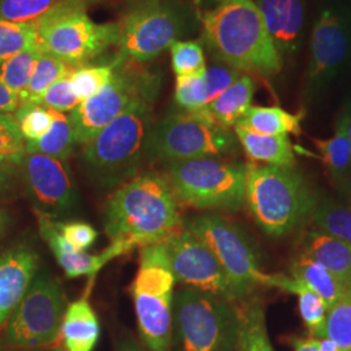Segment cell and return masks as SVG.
Wrapping results in <instances>:
<instances>
[{
  "mask_svg": "<svg viewBox=\"0 0 351 351\" xmlns=\"http://www.w3.org/2000/svg\"><path fill=\"white\" fill-rule=\"evenodd\" d=\"M25 152V141L20 130L0 125V160L19 167Z\"/></svg>",
  "mask_w": 351,
  "mask_h": 351,
  "instance_id": "41",
  "label": "cell"
},
{
  "mask_svg": "<svg viewBox=\"0 0 351 351\" xmlns=\"http://www.w3.org/2000/svg\"><path fill=\"white\" fill-rule=\"evenodd\" d=\"M267 32L282 60L301 49L304 33V0H255Z\"/></svg>",
  "mask_w": 351,
  "mask_h": 351,
  "instance_id": "18",
  "label": "cell"
},
{
  "mask_svg": "<svg viewBox=\"0 0 351 351\" xmlns=\"http://www.w3.org/2000/svg\"><path fill=\"white\" fill-rule=\"evenodd\" d=\"M351 56V17L342 10L326 8L315 21L310 38V56L306 82L310 88H322Z\"/></svg>",
  "mask_w": 351,
  "mask_h": 351,
  "instance_id": "16",
  "label": "cell"
},
{
  "mask_svg": "<svg viewBox=\"0 0 351 351\" xmlns=\"http://www.w3.org/2000/svg\"><path fill=\"white\" fill-rule=\"evenodd\" d=\"M39 254L26 243L0 251V329L39 271Z\"/></svg>",
  "mask_w": 351,
  "mask_h": 351,
  "instance_id": "17",
  "label": "cell"
},
{
  "mask_svg": "<svg viewBox=\"0 0 351 351\" xmlns=\"http://www.w3.org/2000/svg\"><path fill=\"white\" fill-rule=\"evenodd\" d=\"M64 239L78 251H86L97 241L98 232L86 223H58Z\"/></svg>",
  "mask_w": 351,
  "mask_h": 351,
  "instance_id": "42",
  "label": "cell"
},
{
  "mask_svg": "<svg viewBox=\"0 0 351 351\" xmlns=\"http://www.w3.org/2000/svg\"><path fill=\"white\" fill-rule=\"evenodd\" d=\"M90 0H63L34 23L38 47L73 68L84 66L119 42L117 24H97Z\"/></svg>",
  "mask_w": 351,
  "mask_h": 351,
  "instance_id": "5",
  "label": "cell"
},
{
  "mask_svg": "<svg viewBox=\"0 0 351 351\" xmlns=\"http://www.w3.org/2000/svg\"><path fill=\"white\" fill-rule=\"evenodd\" d=\"M245 202L269 236H284L313 216L316 199L294 168L246 164Z\"/></svg>",
  "mask_w": 351,
  "mask_h": 351,
  "instance_id": "4",
  "label": "cell"
},
{
  "mask_svg": "<svg viewBox=\"0 0 351 351\" xmlns=\"http://www.w3.org/2000/svg\"><path fill=\"white\" fill-rule=\"evenodd\" d=\"M313 142L320 151L322 160L335 181L339 185L346 184L351 177V152L346 132V114L342 113L339 117L335 134L330 138H313Z\"/></svg>",
  "mask_w": 351,
  "mask_h": 351,
  "instance_id": "27",
  "label": "cell"
},
{
  "mask_svg": "<svg viewBox=\"0 0 351 351\" xmlns=\"http://www.w3.org/2000/svg\"><path fill=\"white\" fill-rule=\"evenodd\" d=\"M163 243L176 282L232 303L246 298L226 275L211 249L184 226Z\"/></svg>",
  "mask_w": 351,
  "mask_h": 351,
  "instance_id": "14",
  "label": "cell"
},
{
  "mask_svg": "<svg viewBox=\"0 0 351 351\" xmlns=\"http://www.w3.org/2000/svg\"><path fill=\"white\" fill-rule=\"evenodd\" d=\"M317 351H342L339 348V345L326 337L319 339V350Z\"/></svg>",
  "mask_w": 351,
  "mask_h": 351,
  "instance_id": "46",
  "label": "cell"
},
{
  "mask_svg": "<svg viewBox=\"0 0 351 351\" xmlns=\"http://www.w3.org/2000/svg\"><path fill=\"white\" fill-rule=\"evenodd\" d=\"M130 249L123 243H111L101 254H88L85 251L77 252H53L56 262L63 268L65 275L75 277H95L101 268L114 258L121 256Z\"/></svg>",
  "mask_w": 351,
  "mask_h": 351,
  "instance_id": "29",
  "label": "cell"
},
{
  "mask_svg": "<svg viewBox=\"0 0 351 351\" xmlns=\"http://www.w3.org/2000/svg\"><path fill=\"white\" fill-rule=\"evenodd\" d=\"M207 46L220 63L264 78L278 75L284 60L255 0H217L202 16Z\"/></svg>",
  "mask_w": 351,
  "mask_h": 351,
  "instance_id": "2",
  "label": "cell"
},
{
  "mask_svg": "<svg viewBox=\"0 0 351 351\" xmlns=\"http://www.w3.org/2000/svg\"><path fill=\"white\" fill-rule=\"evenodd\" d=\"M169 50L176 77L201 75L207 69L204 51L199 42L177 40Z\"/></svg>",
  "mask_w": 351,
  "mask_h": 351,
  "instance_id": "38",
  "label": "cell"
},
{
  "mask_svg": "<svg viewBox=\"0 0 351 351\" xmlns=\"http://www.w3.org/2000/svg\"><path fill=\"white\" fill-rule=\"evenodd\" d=\"M322 337L335 341L342 351L351 350V285L326 313Z\"/></svg>",
  "mask_w": 351,
  "mask_h": 351,
  "instance_id": "32",
  "label": "cell"
},
{
  "mask_svg": "<svg viewBox=\"0 0 351 351\" xmlns=\"http://www.w3.org/2000/svg\"><path fill=\"white\" fill-rule=\"evenodd\" d=\"M66 307L59 280L38 271L5 323V339L10 345L24 350L53 345L60 339Z\"/></svg>",
  "mask_w": 351,
  "mask_h": 351,
  "instance_id": "11",
  "label": "cell"
},
{
  "mask_svg": "<svg viewBox=\"0 0 351 351\" xmlns=\"http://www.w3.org/2000/svg\"><path fill=\"white\" fill-rule=\"evenodd\" d=\"M101 336L99 319L86 294L71 303L64 314L60 339L65 351H93Z\"/></svg>",
  "mask_w": 351,
  "mask_h": 351,
  "instance_id": "19",
  "label": "cell"
},
{
  "mask_svg": "<svg viewBox=\"0 0 351 351\" xmlns=\"http://www.w3.org/2000/svg\"><path fill=\"white\" fill-rule=\"evenodd\" d=\"M237 306L194 289L177 290L171 351H237Z\"/></svg>",
  "mask_w": 351,
  "mask_h": 351,
  "instance_id": "7",
  "label": "cell"
},
{
  "mask_svg": "<svg viewBox=\"0 0 351 351\" xmlns=\"http://www.w3.org/2000/svg\"><path fill=\"white\" fill-rule=\"evenodd\" d=\"M184 226L178 201L165 175L146 172L117 189L104 211V230L111 243L130 251L163 243Z\"/></svg>",
  "mask_w": 351,
  "mask_h": 351,
  "instance_id": "1",
  "label": "cell"
},
{
  "mask_svg": "<svg viewBox=\"0 0 351 351\" xmlns=\"http://www.w3.org/2000/svg\"><path fill=\"white\" fill-rule=\"evenodd\" d=\"M52 351H65L64 350L63 348H55V349H53V350Z\"/></svg>",
  "mask_w": 351,
  "mask_h": 351,
  "instance_id": "52",
  "label": "cell"
},
{
  "mask_svg": "<svg viewBox=\"0 0 351 351\" xmlns=\"http://www.w3.org/2000/svg\"><path fill=\"white\" fill-rule=\"evenodd\" d=\"M154 98L134 101L125 112L84 145L82 162L101 189H119L138 172L152 128Z\"/></svg>",
  "mask_w": 351,
  "mask_h": 351,
  "instance_id": "3",
  "label": "cell"
},
{
  "mask_svg": "<svg viewBox=\"0 0 351 351\" xmlns=\"http://www.w3.org/2000/svg\"><path fill=\"white\" fill-rule=\"evenodd\" d=\"M291 276L300 280L306 287L320 295L329 307H332L349 288L339 277L328 271L323 264L310 258L302 256L291 265Z\"/></svg>",
  "mask_w": 351,
  "mask_h": 351,
  "instance_id": "25",
  "label": "cell"
},
{
  "mask_svg": "<svg viewBox=\"0 0 351 351\" xmlns=\"http://www.w3.org/2000/svg\"><path fill=\"white\" fill-rule=\"evenodd\" d=\"M204 72L176 78L175 101L181 110L198 112L211 103Z\"/></svg>",
  "mask_w": 351,
  "mask_h": 351,
  "instance_id": "36",
  "label": "cell"
},
{
  "mask_svg": "<svg viewBox=\"0 0 351 351\" xmlns=\"http://www.w3.org/2000/svg\"><path fill=\"white\" fill-rule=\"evenodd\" d=\"M75 69L69 64L64 63L49 52L40 50L27 88L20 97L21 106L37 104L39 98L51 85L64 77H68Z\"/></svg>",
  "mask_w": 351,
  "mask_h": 351,
  "instance_id": "30",
  "label": "cell"
},
{
  "mask_svg": "<svg viewBox=\"0 0 351 351\" xmlns=\"http://www.w3.org/2000/svg\"><path fill=\"white\" fill-rule=\"evenodd\" d=\"M346 114V132H348V139H349V145H350V152H351V106L348 112H345Z\"/></svg>",
  "mask_w": 351,
  "mask_h": 351,
  "instance_id": "51",
  "label": "cell"
},
{
  "mask_svg": "<svg viewBox=\"0 0 351 351\" xmlns=\"http://www.w3.org/2000/svg\"><path fill=\"white\" fill-rule=\"evenodd\" d=\"M116 351H145V349L141 348L136 341H133V339H126V341L121 342V343L117 346V350Z\"/></svg>",
  "mask_w": 351,
  "mask_h": 351,
  "instance_id": "48",
  "label": "cell"
},
{
  "mask_svg": "<svg viewBox=\"0 0 351 351\" xmlns=\"http://www.w3.org/2000/svg\"><path fill=\"white\" fill-rule=\"evenodd\" d=\"M38 106L49 108L58 112H72L80 104V101L71 86L69 75L56 81L45 91V94L37 101Z\"/></svg>",
  "mask_w": 351,
  "mask_h": 351,
  "instance_id": "40",
  "label": "cell"
},
{
  "mask_svg": "<svg viewBox=\"0 0 351 351\" xmlns=\"http://www.w3.org/2000/svg\"><path fill=\"white\" fill-rule=\"evenodd\" d=\"M34 47H38V43L33 24H17L0 19V64Z\"/></svg>",
  "mask_w": 351,
  "mask_h": 351,
  "instance_id": "35",
  "label": "cell"
},
{
  "mask_svg": "<svg viewBox=\"0 0 351 351\" xmlns=\"http://www.w3.org/2000/svg\"><path fill=\"white\" fill-rule=\"evenodd\" d=\"M117 65L112 80L98 94L81 101L69 120L75 133V143L85 145L106 126L138 99L156 98L160 90V75L139 68L132 60L116 56Z\"/></svg>",
  "mask_w": 351,
  "mask_h": 351,
  "instance_id": "10",
  "label": "cell"
},
{
  "mask_svg": "<svg viewBox=\"0 0 351 351\" xmlns=\"http://www.w3.org/2000/svg\"><path fill=\"white\" fill-rule=\"evenodd\" d=\"M116 65L117 60L114 58L110 64L84 65L75 68L69 75V81L80 103L98 94L112 80Z\"/></svg>",
  "mask_w": 351,
  "mask_h": 351,
  "instance_id": "33",
  "label": "cell"
},
{
  "mask_svg": "<svg viewBox=\"0 0 351 351\" xmlns=\"http://www.w3.org/2000/svg\"><path fill=\"white\" fill-rule=\"evenodd\" d=\"M184 228L203 241L234 285L247 297L256 287H271L243 232L217 213H204L184 221Z\"/></svg>",
  "mask_w": 351,
  "mask_h": 351,
  "instance_id": "13",
  "label": "cell"
},
{
  "mask_svg": "<svg viewBox=\"0 0 351 351\" xmlns=\"http://www.w3.org/2000/svg\"><path fill=\"white\" fill-rule=\"evenodd\" d=\"M16 168L19 167L0 160V197L7 195L14 186V181L17 176Z\"/></svg>",
  "mask_w": 351,
  "mask_h": 351,
  "instance_id": "43",
  "label": "cell"
},
{
  "mask_svg": "<svg viewBox=\"0 0 351 351\" xmlns=\"http://www.w3.org/2000/svg\"><path fill=\"white\" fill-rule=\"evenodd\" d=\"M0 125L8 126V128H13V129H19L17 120H16V117H14L13 113L0 112Z\"/></svg>",
  "mask_w": 351,
  "mask_h": 351,
  "instance_id": "47",
  "label": "cell"
},
{
  "mask_svg": "<svg viewBox=\"0 0 351 351\" xmlns=\"http://www.w3.org/2000/svg\"><path fill=\"white\" fill-rule=\"evenodd\" d=\"M177 201L202 210L237 211L245 203L246 164L201 158L167 164Z\"/></svg>",
  "mask_w": 351,
  "mask_h": 351,
  "instance_id": "8",
  "label": "cell"
},
{
  "mask_svg": "<svg viewBox=\"0 0 351 351\" xmlns=\"http://www.w3.org/2000/svg\"><path fill=\"white\" fill-rule=\"evenodd\" d=\"M21 107L20 98L0 80V112L14 113Z\"/></svg>",
  "mask_w": 351,
  "mask_h": 351,
  "instance_id": "44",
  "label": "cell"
},
{
  "mask_svg": "<svg viewBox=\"0 0 351 351\" xmlns=\"http://www.w3.org/2000/svg\"><path fill=\"white\" fill-rule=\"evenodd\" d=\"M176 280L164 243L139 249L130 293L139 335L149 351H171Z\"/></svg>",
  "mask_w": 351,
  "mask_h": 351,
  "instance_id": "6",
  "label": "cell"
},
{
  "mask_svg": "<svg viewBox=\"0 0 351 351\" xmlns=\"http://www.w3.org/2000/svg\"><path fill=\"white\" fill-rule=\"evenodd\" d=\"M10 224V215L7 213V211L4 208L0 207V239L4 236L7 228Z\"/></svg>",
  "mask_w": 351,
  "mask_h": 351,
  "instance_id": "49",
  "label": "cell"
},
{
  "mask_svg": "<svg viewBox=\"0 0 351 351\" xmlns=\"http://www.w3.org/2000/svg\"><path fill=\"white\" fill-rule=\"evenodd\" d=\"M14 117L23 138L30 142L43 137L50 130L53 111L38 104H24L14 112Z\"/></svg>",
  "mask_w": 351,
  "mask_h": 351,
  "instance_id": "39",
  "label": "cell"
},
{
  "mask_svg": "<svg viewBox=\"0 0 351 351\" xmlns=\"http://www.w3.org/2000/svg\"><path fill=\"white\" fill-rule=\"evenodd\" d=\"M121 1L133 8V7H138V5H142V4H147V3L158 1V0H121Z\"/></svg>",
  "mask_w": 351,
  "mask_h": 351,
  "instance_id": "50",
  "label": "cell"
},
{
  "mask_svg": "<svg viewBox=\"0 0 351 351\" xmlns=\"http://www.w3.org/2000/svg\"><path fill=\"white\" fill-rule=\"evenodd\" d=\"M40 53L39 47L21 51L0 64V80L1 82L16 94L19 98L27 88L34 65Z\"/></svg>",
  "mask_w": 351,
  "mask_h": 351,
  "instance_id": "34",
  "label": "cell"
},
{
  "mask_svg": "<svg viewBox=\"0 0 351 351\" xmlns=\"http://www.w3.org/2000/svg\"><path fill=\"white\" fill-rule=\"evenodd\" d=\"M189 21L184 7L173 0L133 7L117 24V55L134 63L150 62L188 33Z\"/></svg>",
  "mask_w": 351,
  "mask_h": 351,
  "instance_id": "12",
  "label": "cell"
},
{
  "mask_svg": "<svg viewBox=\"0 0 351 351\" xmlns=\"http://www.w3.org/2000/svg\"><path fill=\"white\" fill-rule=\"evenodd\" d=\"M303 112L291 113L281 107L251 106L237 126L265 136H301ZM236 128V126H234Z\"/></svg>",
  "mask_w": 351,
  "mask_h": 351,
  "instance_id": "24",
  "label": "cell"
},
{
  "mask_svg": "<svg viewBox=\"0 0 351 351\" xmlns=\"http://www.w3.org/2000/svg\"><path fill=\"white\" fill-rule=\"evenodd\" d=\"M291 345L294 351H317L319 350V339H315V337L293 339Z\"/></svg>",
  "mask_w": 351,
  "mask_h": 351,
  "instance_id": "45",
  "label": "cell"
},
{
  "mask_svg": "<svg viewBox=\"0 0 351 351\" xmlns=\"http://www.w3.org/2000/svg\"><path fill=\"white\" fill-rule=\"evenodd\" d=\"M271 288L281 289L297 295L298 307L304 326H307L311 337L319 339L326 324L328 313V306L324 300L295 277L287 276L282 274L272 275Z\"/></svg>",
  "mask_w": 351,
  "mask_h": 351,
  "instance_id": "23",
  "label": "cell"
},
{
  "mask_svg": "<svg viewBox=\"0 0 351 351\" xmlns=\"http://www.w3.org/2000/svg\"><path fill=\"white\" fill-rule=\"evenodd\" d=\"M351 351V350H350Z\"/></svg>",
  "mask_w": 351,
  "mask_h": 351,
  "instance_id": "53",
  "label": "cell"
},
{
  "mask_svg": "<svg viewBox=\"0 0 351 351\" xmlns=\"http://www.w3.org/2000/svg\"><path fill=\"white\" fill-rule=\"evenodd\" d=\"M19 168L38 215L56 220L72 213L77 194L65 162L43 154L25 152Z\"/></svg>",
  "mask_w": 351,
  "mask_h": 351,
  "instance_id": "15",
  "label": "cell"
},
{
  "mask_svg": "<svg viewBox=\"0 0 351 351\" xmlns=\"http://www.w3.org/2000/svg\"><path fill=\"white\" fill-rule=\"evenodd\" d=\"M236 139L232 130L215 124L202 111L172 113L151 128L146 158L165 164L221 158L236 150Z\"/></svg>",
  "mask_w": 351,
  "mask_h": 351,
  "instance_id": "9",
  "label": "cell"
},
{
  "mask_svg": "<svg viewBox=\"0 0 351 351\" xmlns=\"http://www.w3.org/2000/svg\"><path fill=\"white\" fill-rule=\"evenodd\" d=\"M75 145V133L69 116L53 111L50 130L39 139L25 142V151L43 154L65 162L71 156Z\"/></svg>",
  "mask_w": 351,
  "mask_h": 351,
  "instance_id": "28",
  "label": "cell"
},
{
  "mask_svg": "<svg viewBox=\"0 0 351 351\" xmlns=\"http://www.w3.org/2000/svg\"><path fill=\"white\" fill-rule=\"evenodd\" d=\"M313 220L317 230L335 239L351 243V208L339 202L326 198L316 202Z\"/></svg>",
  "mask_w": 351,
  "mask_h": 351,
  "instance_id": "31",
  "label": "cell"
},
{
  "mask_svg": "<svg viewBox=\"0 0 351 351\" xmlns=\"http://www.w3.org/2000/svg\"><path fill=\"white\" fill-rule=\"evenodd\" d=\"M300 255L323 264L328 271L350 287L351 243L314 230L302 239Z\"/></svg>",
  "mask_w": 351,
  "mask_h": 351,
  "instance_id": "20",
  "label": "cell"
},
{
  "mask_svg": "<svg viewBox=\"0 0 351 351\" xmlns=\"http://www.w3.org/2000/svg\"><path fill=\"white\" fill-rule=\"evenodd\" d=\"M234 134L252 163L294 168L295 154L288 136H265L236 126Z\"/></svg>",
  "mask_w": 351,
  "mask_h": 351,
  "instance_id": "21",
  "label": "cell"
},
{
  "mask_svg": "<svg viewBox=\"0 0 351 351\" xmlns=\"http://www.w3.org/2000/svg\"><path fill=\"white\" fill-rule=\"evenodd\" d=\"M255 93V82L249 75H242L229 88L211 101L202 112L215 124L226 129H234L250 110Z\"/></svg>",
  "mask_w": 351,
  "mask_h": 351,
  "instance_id": "22",
  "label": "cell"
},
{
  "mask_svg": "<svg viewBox=\"0 0 351 351\" xmlns=\"http://www.w3.org/2000/svg\"><path fill=\"white\" fill-rule=\"evenodd\" d=\"M239 341L237 351H275L268 336L263 304L258 300L237 306Z\"/></svg>",
  "mask_w": 351,
  "mask_h": 351,
  "instance_id": "26",
  "label": "cell"
},
{
  "mask_svg": "<svg viewBox=\"0 0 351 351\" xmlns=\"http://www.w3.org/2000/svg\"><path fill=\"white\" fill-rule=\"evenodd\" d=\"M63 0H0V19L17 24H34Z\"/></svg>",
  "mask_w": 351,
  "mask_h": 351,
  "instance_id": "37",
  "label": "cell"
}]
</instances>
